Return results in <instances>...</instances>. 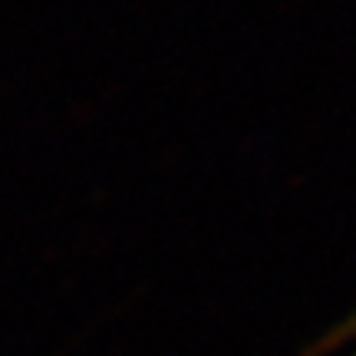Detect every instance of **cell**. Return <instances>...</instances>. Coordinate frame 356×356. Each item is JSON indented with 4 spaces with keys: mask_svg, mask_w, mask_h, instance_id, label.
<instances>
[{
    "mask_svg": "<svg viewBox=\"0 0 356 356\" xmlns=\"http://www.w3.org/2000/svg\"><path fill=\"white\" fill-rule=\"evenodd\" d=\"M350 340H353V343H350V350H346V353H343V356H356V330H353V333H350Z\"/></svg>",
    "mask_w": 356,
    "mask_h": 356,
    "instance_id": "1",
    "label": "cell"
}]
</instances>
